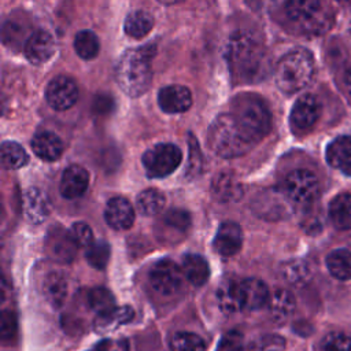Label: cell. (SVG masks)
<instances>
[{"mask_svg": "<svg viewBox=\"0 0 351 351\" xmlns=\"http://www.w3.org/2000/svg\"><path fill=\"white\" fill-rule=\"evenodd\" d=\"M226 60L232 77L241 84H255L269 73L266 48L247 32H236L226 47Z\"/></svg>", "mask_w": 351, "mask_h": 351, "instance_id": "obj_1", "label": "cell"}, {"mask_svg": "<svg viewBox=\"0 0 351 351\" xmlns=\"http://www.w3.org/2000/svg\"><path fill=\"white\" fill-rule=\"evenodd\" d=\"M155 56V44L126 51L115 67V80L119 88L130 97L145 93L151 85V60Z\"/></svg>", "mask_w": 351, "mask_h": 351, "instance_id": "obj_2", "label": "cell"}, {"mask_svg": "<svg viewBox=\"0 0 351 351\" xmlns=\"http://www.w3.org/2000/svg\"><path fill=\"white\" fill-rule=\"evenodd\" d=\"M314 74V59L310 51L296 48L285 53L274 70L276 84L287 95L296 93L308 85Z\"/></svg>", "mask_w": 351, "mask_h": 351, "instance_id": "obj_3", "label": "cell"}, {"mask_svg": "<svg viewBox=\"0 0 351 351\" xmlns=\"http://www.w3.org/2000/svg\"><path fill=\"white\" fill-rule=\"evenodd\" d=\"M232 115L240 130L252 144L262 140L271 128V114L266 103L256 96H240L233 103Z\"/></svg>", "mask_w": 351, "mask_h": 351, "instance_id": "obj_4", "label": "cell"}, {"mask_svg": "<svg viewBox=\"0 0 351 351\" xmlns=\"http://www.w3.org/2000/svg\"><path fill=\"white\" fill-rule=\"evenodd\" d=\"M208 144L222 158L241 156L254 145L243 134L232 114H222L215 118L208 129Z\"/></svg>", "mask_w": 351, "mask_h": 351, "instance_id": "obj_5", "label": "cell"}, {"mask_svg": "<svg viewBox=\"0 0 351 351\" xmlns=\"http://www.w3.org/2000/svg\"><path fill=\"white\" fill-rule=\"evenodd\" d=\"M285 14L306 32H324L330 25V16L322 0H287Z\"/></svg>", "mask_w": 351, "mask_h": 351, "instance_id": "obj_6", "label": "cell"}, {"mask_svg": "<svg viewBox=\"0 0 351 351\" xmlns=\"http://www.w3.org/2000/svg\"><path fill=\"white\" fill-rule=\"evenodd\" d=\"M181 149L169 143L158 144L143 155V165L147 174L152 178H160L171 174L181 163Z\"/></svg>", "mask_w": 351, "mask_h": 351, "instance_id": "obj_7", "label": "cell"}, {"mask_svg": "<svg viewBox=\"0 0 351 351\" xmlns=\"http://www.w3.org/2000/svg\"><path fill=\"white\" fill-rule=\"evenodd\" d=\"M284 192L291 203L306 207L317 199L319 192V182L315 174L311 171L298 169L287 176Z\"/></svg>", "mask_w": 351, "mask_h": 351, "instance_id": "obj_8", "label": "cell"}, {"mask_svg": "<svg viewBox=\"0 0 351 351\" xmlns=\"http://www.w3.org/2000/svg\"><path fill=\"white\" fill-rule=\"evenodd\" d=\"M189 226V214L181 208H171L158 218L155 223V234L162 244L173 245L185 239Z\"/></svg>", "mask_w": 351, "mask_h": 351, "instance_id": "obj_9", "label": "cell"}, {"mask_svg": "<svg viewBox=\"0 0 351 351\" xmlns=\"http://www.w3.org/2000/svg\"><path fill=\"white\" fill-rule=\"evenodd\" d=\"M184 271L170 259L158 261L149 270V282L152 288L163 295L170 296L180 291Z\"/></svg>", "mask_w": 351, "mask_h": 351, "instance_id": "obj_10", "label": "cell"}, {"mask_svg": "<svg viewBox=\"0 0 351 351\" xmlns=\"http://www.w3.org/2000/svg\"><path fill=\"white\" fill-rule=\"evenodd\" d=\"M77 243L73 239L71 233L63 229L59 225L52 226L48 230L45 239L47 254L59 263H69L75 258Z\"/></svg>", "mask_w": 351, "mask_h": 351, "instance_id": "obj_11", "label": "cell"}, {"mask_svg": "<svg viewBox=\"0 0 351 351\" xmlns=\"http://www.w3.org/2000/svg\"><path fill=\"white\" fill-rule=\"evenodd\" d=\"M49 107L58 111H64L73 107L78 99V88L73 78L59 75L53 78L45 92Z\"/></svg>", "mask_w": 351, "mask_h": 351, "instance_id": "obj_12", "label": "cell"}, {"mask_svg": "<svg viewBox=\"0 0 351 351\" xmlns=\"http://www.w3.org/2000/svg\"><path fill=\"white\" fill-rule=\"evenodd\" d=\"M321 115V103L317 96L307 93L300 96L291 111V125L295 132L310 130Z\"/></svg>", "mask_w": 351, "mask_h": 351, "instance_id": "obj_13", "label": "cell"}, {"mask_svg": "<svg viewBox=\"0 0 351 351\" xmlns=\"http://www.w3.org/2000/svg\"><path fill=\"white\" fill-rule=\"evenodd\" d=\"M239 299L241 310H258L269 303L270 295L266 284L258 278L239 281Z\"/></svg>", "mask_w": 351, "mask_h": 351, "instance_id": "obj_14", "label": "cell"}, {"mask_svg": "<svg viewBox=\"0 0 351 351\" xmlns=\"http://www.w3.org/2000/svg\"><path fill=\"white\" fill-rule=\"evenodd\" d=\"M55 52L53 37L45 30L32 33L25 44V56L33 64H43L52 58Z\"/></svg>", "mask_w": 351, "mask_h": 351, "instance_id": "obj_15", "label": "cell"}, {"mask_svg": "<svg viewBox=\"0 0 351 351\" xmlns=\"http://www.w3.org/2000/svg\"><path fill=\"white\" fill-rule=\"evenodd\" d=\"M159 107L169 114H177L186 111L192 104V96L186 86L169 85L158 93Z\"/></svg>", "mask_w": 351, "mask_h": 351, "instance_id": "obj_16", "label": "cell"}, {"mask_svg": "<svg viewBox=\"0 0 351 351\" xmlns=\"http://www.w3.org/2000/svg\"><path fill=\"white\" fill-rule=\"evenodd\" d=\"M243 244V233L236 222H222L214 237L215 251L223 256H232L237 254Z\"/></svg>", "mask_w": 351, "mask_h": 351, "instance_id": "obj_17", "label": "cell"}, {"mask_svg": "<svg viewBox=\"0 0 351 351\" xmlns=\"http://www.w3.org/2000/svg\"><path fill=\"white\" fill-rule=\"evenodd\" d=\"M104 218L112 229L125 230L133 225L134 210L128 199L117 196L108 200L104 211Z\"/></svg>", "mask_w": 351, "mask_h": 351, "instance_id": "obj_18", "label": "cell"}, {"mask_svg": "<svg viewBox=\"0 0 351 351\" xmlns=\"http://www.w3.org/2000/svg\"><path fill=\"white\" fill-rule=\"evenodd\" d=\"M51 211L48 196L38 188H29L23 195V214L34 225L44 222Z\"/></svg>", "mask_w": 351, "mask_h": 351, "instance_id": "obj_19", "label": "cell"}, {"mask_svg": "<svg viewBox=\"0 0 351 351\" xmlns=\"http://www.w3.org/2000/svg\"><path fill=\"white\" fill-rule=\"evenodd\" d=\"M211 193L221 203H234L243 196V185L233 173L222 171L213 178Z\"/></svg>", "mask_w": 351, "mask_h": 351, "instance_id": "obj_20", "label": "cell"}, {"mask_svg": "<svg viewBox=\"0 0 351 351\" xmlns=\"http://www.w3.org/2000/svg\"><path fill=\"white\" fill-rule=\"evenodd\" d=\"M284 199H288L285 192L284 196H281L277 193V191H265L255 199L252 207L254 211L262 218L278 219L287 214L288 207L287 203H284Z\"/></svg>", "mask_w": 351, "mask_h": 351, "instance_id": "obj_21", "label": "cell"}, {"mask_svg": "<svg viewBox=\"0 0 351 351\" xmlns=\"http://www.w3.org/2000/svg\"><path fill=\"white\" fill-rule=\"evenodd\" d=\"M89 185L88 171L77 165L69 166L60 180V193L67 199H75L84 195Z\"/></svg>", "mask_w": 351, "mask_h": 351, "instance_id": "obj_22", "label": "cell"}, {"mask_svg": "<svg viewBox=\"0 0 351 351\" xmlns=\"http://www.w3.org/2000/svg\"><path fill=\"white\" fill-rule=\"evenodd\" d=\"M326 160L332 167L351 176V136L335 138L326 148Z\"/></svg>", "mask_w": 351, "mask_h": 351, "instance_id": "obj_23", "label": "cell"}, {"mask_svg": "<svg viewBox=\"0 0 351 351\" xmlns=\"http://www.w3.org/2000/svg\"><path fill=\"white\" fill-rule=\"evenodd\" d=\"M32 148L38 158L56 160L63 152V143L52 132H38L32 140Z\"/></svg>", "mask_w": 351, "mask_h": 351, "instance_id": "obj_24", "label": "cell"}, {"mask_svg": "<svg viewBox=\"0 0 351 351\" xmlns=\"http://www.w3.org/2000/svg\"><path fill=\"white\" fill-rule=\"evenodd\" d=\"M267 304H269L270 317L276 322H284L292 315L295 310V298L289 291L284 288H278L270 296Z\"/></svg>", "mask_w": 351, "mask_h": 351, "instance_id": "obj_25", "label": "cell"}, {"mask_svg": "<svg viewBox=\"0 0 351 351\" xmlns=\"http://www.w3.org/2000/svg\"><path fill=\"white\" fill-rule=\"evenodd\" d=\"M329 219L336 229L351 228V193L337 195L329 204Z\"/></svg>", "mask_w": 351, "mask_h": 351, "instance_id": "obj_26", "label": "cell"}, {"mask_svg": "<svg viewBox=\"0 0 351 351\" xmlns=\"http://www.w3.org/2000/svg\"><path fill=\"white\" fill-rule=\"evenodd\" d=\"M133 318V310L128 306L122 307H114L112 310L97 314V318L95 319V329L100 333H108L115 330L119 325L129 322Z\"/></svg>", "mask_w": 351, "mask_h": 351, "instance_id": "obj_27", "label": "cell"}, {"mask_svg": "<svg viewBox=\"0 0 351 351\" xmlns=\"http://www.w3.org/2000/svg\"><path fill=\"white\" fill-rule=\"evenodd\" d=\"M182 271L192 285H203L210 274L206 259L196 254H188L182 259Z\"/></svg>", "mask_w": 351, "mask_h": 351, "instance_id": "obj_28", "label": "cell"}, {"mask_svg": "<svg viewBox=\"0 0 351 351\" xmlns=\"http://www.w3.org/2000/svg\"><path fill=\"white\" fill-rule=\"evenodd\" d=\"M66 293H67V284L62 274L51 273L44 278L43 295L51 306L59 307L63 303Z\"/></svg>", "mask_w": 351, "mask_h": 351, "instance_id": "obj_29", "label": "cell"}, {"mask_svg": "<svg viewBox=\"0 0 351 351\" xmlns=\"http://www.w3.org/2000/svg\"><path fill=\"white\" fill-rule=\"evenodd\" d=\"M328 270L333 277L341 281L351 280V251L339 248L326 256Z\"/></svg>", "mask_w": 351, "mask_h": 351, "instance_id": "obj_30", "label": "cell"}, {"mask_svg": "<svg viewBox=\"0 0 351 351\" xmlns=\"http://www.w3.org/2000/svg\"><path fill=\"white\" fill-rule=\"evenodd\" d=\"M125 32L133 38H141L147 36L154 27V18L147 11L130 12L125 19Z\"/></svg>", "mask_w": 351, "mask_h": 351, "instance_id": "obj_31", "label": "cell"}, {"mask_svg": "<svg viewBox=\"0 0 351 351\" xmlns=\"http://www.w3.org/2000/svg\"><path fill=\"white\" fill-rule=\"evenodd\" d=\"M218 306L225 314H232L240 311V299H239V281H226L218 288L217 292Z\"/></svg>", "mask_w": 351, "mask_h": 351, "instance_id": "obj_32", "label": "cell"}, {"mask_svg": "<svg viewBox=\"0 0 351 351\" xmlns=\"http://www.w3.org/2000/svg\"><path fill=\"white\" fill-rule=\"evenodd\" d=\"M29 32V25L26 22H23L22 19H14L10 18L5 21L4 26H3V41L5 45L8 47H16V45H22V41L29 40V37L32 34H26Z\"/></svg>", "mask_w": 351, "mask_h": 351, "instance_id": "obj_33", "label": "cell"}, {"mask_svg": "<svg viewBox=\"0 0 351 351\" xmlns=\"http://www.w3.org/2000/svg\"><path fill=\"white\" fill-rule=\"evenodd\" d=\"M282 277L293 287H303L308 282L311 271L308 265L302 259H293L287 262L281 269Z\"/></svg>", "mask_w": 351, "mask_h": 351, "instance_id": "obj_34", "label": "cell"}, {"mask_svg": "<svg viewBox=\"0 0 351 351\" xmlns=\"http://www.w3.org/2000/svg\"><path fill=\"white\" fill-rule=\"evenodd\" d=\"M136 204L141 214H144L147 217H152V215H156L163 208L165 196L159 189L149 188V189L143 191L137 196Z\"/></svg>", "mask_w": 351, "mask_h": 351, "instance_id": "obj_35", "label": "cell"}, {"mask_svg": "<svg viewBox=\"0 0 351 351\" xmlns=\"http://www.w3.org/2000/svg\"><path fill=\"white\" fill-rule=\"evenodd\" d=\"M74 49L82 59H93L99 53L100 44L96 34L90 30H81L74 37Z\"/></svg>", "mask_w": 351, "mask_h": 351, "instance_id": "obj_36", "label": "cell"}, {"mask_svg": "<svg viewBox=\"0 0 351 351\" xmlns=\"http://www.w3.org/2000/svg\"><path fill=\"white\" fill-rule=\"evenodd\" d=\"M27 154L22 145L15 141L1 144V162L7 169H19L27 163Z\"/></svg>", "mask_w": 351, "mask_h": 351, "instance_id": "obj_37", "label": "cell"}, {"mask_svg": "<svg viewBox=\"0 0 351 351\" xmlns=\"http://www.w3.org/2000/svg\"><path fill=\"white\" fill-rule=\"evenodd\" d=\"M88 306L97 314L107 313L115 307L114 296L112 293L104 288V287H95L92 288L86 295Z\"/></svg>", "mask_w": 351, "mask_h": 351, "instance_id": "obj_38", "label": "cell"}, {"mask_svg": "<svg viewBox=\"0 0 351 351\" xmlns=\"http://www.w3.org/2000/svg\"><path fill=\"white\" fill-rule=\"evenodd\" d=\"M171 351H206L204 340L192 332H177L170 340Z\"/></svg>", "mask_w": 351, "mask_h": 351, "instance_id": "obj_39", "label": "cell"}, {"mask_svg": "<svg viewBox=\"0 0 351 351\" xmlns=\"http://www.w3.org/2000/svg\"><path fill=\"white\" fill-rule=\"evenodd\" d=\"M110 254H111L110 245L106 241L99 240L89 245V248L86 251V261L95 269L103 270V269H106V266L108 263Z\"/></svg>", "mask_w": 351, "mask_h": 351, "instance_id": "obj_40", "label": "cell"}, {"mask_svg": "<svg viewBox=\"0 0 351 351\" xmlns=\"http://www.w3.org/2000/svg\"><path fill=\"white\" fill-rule=\"evenodd\" d=\"M322 351H351V337L344 332H330L322 340Z\"/></svg>", "mask_w": 351, "mask_h": 351, "instance_id": "obj_41", "label": "cell"}, {"mask_svg": "<svg viewBox=\"0 0 351 351\" xmlns=\"http://www.w3.org/2000/svg\"><path fill=\"white\" fill-rule=\"evenodd\" d=\"M285 346V340L276 335H263L248 344L247 351H280Z\"/></svg>", "mask_w": 351, "mask_h": 351, "instance_id": "obj_42", "label": "cell"}, {"mask_svg": "<svg viewBox=\"0 0 351 351\" xmlns=\"http://www.w3.org/2000/svg\"><path fill=\"white\" fill-rule=\"evenodd\" d=\"M70 233H71V236L75 240L78 247H89L92 244L93 233H92V229H90V226L88 223H85V222H75L71 226Z\"/></svg>", "mask_w": 351, "mask_h": 351, "instance_id": "obj_43", "label": "cell"}, {"mask_svg": "<svg viewBox=\"0 0 351 351\" xmlns=\"http://www.w3.org/2000/svg\"><path fill=\"white\" fill-rule=\"evenodd\" d=\"M243 335L237 330H230L222 336L217 351H243Z\"/></svg>", "mask_w": 351, "mask_h": 351, "instance_id": "obj_44", "label": "cell"}, {"mask_svg": "<svg viewBox=\"0 0 351 351\" xmlns=\"http://www.w3.org/2000/svg\"><path fill=\"white\" fill-rule=\"evenodd\" d=\"M189 166H188V176H196L202 170V154L199 149L197 141L189 134Z\"/></svg>", "mask_w": 351, "mask_h": 351, "instance_id": "obj_45", "label": "cell"}, {"mask_svg": "<svg viewBox=\"0 0 351 351\" xmlns=\"http://www.w3.org/2000/svg\"><path fill=\"white\" fill-rule=\"evenodd\" d=\"M16 333V319L12 311H3L1 314V336L3 340H11Z\"/></svg>", "mask_w": 351, "mask_h": 351, "instance_id": "obj_46", "label": "cell"}, {"mask_svg": "<svg viewBox=\"0 0 351 351\" xmlns=\"http://www.w3.org/2000/svg\"><path fill=\"white\" fill-rule=\"evenodd\" d=\"M95 351H128V343L123 339H118V340L107 339L96 344Z\"/></svg>", "mask_w": 351, "mask_h": 351, "instance_id": "obj_47", "label": "cell"}, {"mask_svg": "<svg viewBox=\"0 0 351 351\" xmlns=\"http://www.w3.org/2000/svg\"><path fill=\"white\" fill-rule=\"evenodd\" d=\"M277 0H245L247 5L250 8H252L254 11L256 12H262V11H266L269 10L273 4H276Z\"/></svg>", "mask_w": 351, "mask_h": 351, "instance_id": "obj_48", "label": "cell"}, {"mask_svg": "<svg viewBox=\"0 0 351 351\" xmlns=\"http://www.w3.org/2000/svg\"><path fill=\"white\" fill-rule=\"evenodd\" d=\"M344 84H346V88L348 90V93L351 95V67L346 71V77H344Z\"/></svg>", "mask_w": 351, "mask_h": 351, "instance_id": "obj_49", "label": "cell"}, {"mask_svg": "<svg viewBox=\"0 0 351 351\" xmlns=\"http://www.w3.org/2000/svg\"><path fill=\"white\" fill-rule=\"evenodd\" d=\"M160 3H165V4H173V3H177V1H181V0H159Z\"/></svg>", "mask_w": 351, "mask_h": 351, "instance_id": "obj_50", "label": "cell"}, {"mask_svg": "<svg viewBox=\"0 0 351 351\" xmlns=\"http://www.w3.org/2000/svg\"><path fill=\"white\" fill-rule=\"evenodd\" d=\"M341 4H351V0H337Z\"/></svg>", "mask_w": 351, "mask_h": 351, "instance_id": "obj_51", "label": "cell"}, {"mask_svg": "<svg viewBox=\"0 0 351 351\" xmlns=\"http://www.w3.org/2000/svg\"><path fill=\"white\" fill-rule=\"evenodd\" d=\"M93 351H95V350H93Z\"/></svg>", "mask_w": 351, "mask_h": 351, "instance_id": "obj_52", "label": "cell"}]
</instances>
